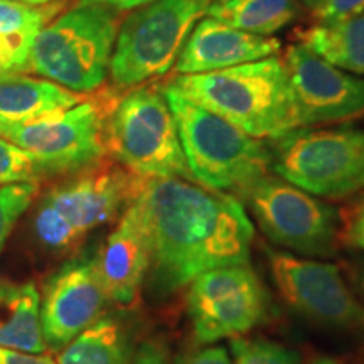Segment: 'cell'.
Here are the masks:
<instances>
[{
    "instance_id": "1",
    "label": "cell",
    "mask_w": 364,
    "mask_h": 364,
    "mask_svg": "<svg viewBox=\"0 0 364 364\" xmlns=\"http://www.w3.org/2000/svg\"><path fill=\"white\" fill-rule=\"evenodd\" d=\"M149 228L152 284L164 295L204 272L250 262L255 228L233 194L176 177L144 179L136 193Z\"/></svg>"
},
{
    "instance_id": "2",
    "label": "cell",
    "mask_w": 364,
    "mask_h": 364,
    "mask_svg": "<svg viewBox=\"0 0 364 364\" xmlns=\"http://www.w3.org/2000/svg\"><path fill=\"white\" fill-rule=\"evenodd\" d=\"M167 85L255 139L272 140L295 129L289 81L277 54L220 71L176 75Z\"/></svg>"
},
{
    "instance_id": "3",
    "label": "cell",
    "mask_w": 364,
    "mask_h": 364,
    "mask_svg": "<svg viewBox=\"0 0 364 364\" xmlns=\"http://www.w3.org/2000/svg\"><path fill=\"white\" fill-rule=\"evenodd\" d=\"M174 115L179 140L196 184L221 193H243L272 169L270 145L206 110L172 88L162 86Z\"/></svg>"
},
{
    "instance_id": "4",
    "label": "cell",
    "mask_w": 364,
    "mask_h": 364,
    "mask_svg": "<svg viewBox=\"0 0 364 364\" xmlns=\"http://www.w3.org/2000/svg\"><path fill=\"white\" fill-rule=\"evenodd\" d=\"M144 177L97 164L66 176L36 201L33 235L49 252H66L95 230L115 220L139 193Z\"/></svg>"
},
{
    "instance_id": "5",
    "label": "cell",
    "mask_w": 364,
    "mask_h": 364,
    "mask_svg": "<svg viewBox=\"0 0 364 364\" xmlns=\"http://www.w3.org/2000/svg\"><path fill=\"white\" fill-rule=\"evenodd\" d=\"M120 24L117 9L78 2L36 36L29 71L75 93L97 91L110 71Z\"/></svg>"
},
{
    "instance_id": "6",
    "label": "cell",
    "mask_w": 364,
    "mask_h": 364,
    "mask_svg": "<svg viewBox=\"0 0 364 364\" xmlns=\"http://www.w3.org/2000/svg\"><path fill=\"white\" fill-rule=\"evenodd\" d=\"M105 145L117 162L144 179L193 181L162 86L140 85L113 105L105 117Z\"/></svg>"
},
{
    "instance_id": "7",
    "label": "cell",
    "mask_w": 364,
    "mask_h": 364,
    "mask_svg": "<svg viewBox=\"0 0 364 364\" xmlns=\"http://www.w3.org/2000/svg\"><path fill=\"white\" fill-rule=\"evenodd\" d=\"M272 169L317 198L364 193V130L294 129L270 140Z\"/></svg>"
},
{
    "instance_id": "8",
    "label": "cell",
    "mask_w": 364,
    "mask_h": 364,
    "mask_svg": "<svg viewBox=\"0 0 364 364\" xmlns=\"http://www.w3.org/2000/svg\"><path fill=\"white\" fill-rule=\"evenodd\" d=\"M204 12L199 0H152L136 7L118 29L110 61L113 85L132 90L169 73Z\"/></svg>"
},
{
    "instance_id": "9",
    "label": "cell",
    "mask_w": 364,
    "mask_h": 364,
    "mask_svg": "<svg viewBox=\"0 0 364 364\" xmlns=\"http://www.w3.org/2000/svg\"><path fill=\"white\" fill-rule=\"evenodd\" d=\"M238 198L247 203L262 233L299 257L329 258L338 253L341 218L331 204L280 176H263Z\"/></svg>"
},
{
    "instance_id": "10",
    "label": "cell",
    "mask_w": 364,
    "mask_h": 364,
    "mask_svg": "<svg viewBox=\"0 0 364 364\" xmlns=\"http://www.w3.org/2000/svg\"><path fill=\"white\" fill-rule=\"evenodd\" d=\"M105 105L83 100L65 112L21 124H0V136L29 152L44 177L73 176L103 161Z\"/></svg>"
},
{
    "instance_id": "11",
    "label": "cell",
    "mask_w": 364,
    "mask_h": 364,
    "mask_svg": "<svg viewBox=\"0 0 364 364\" xmlns=\"http://www.w3.org/2000/svg\"><path fill=\"white\" fill-rule=\"evenodd\" d=\"M186 302L194 339L204 346L243 338L268 314V292L248 263L198 275L189 284Z\"/></svg>"
},
{
    "instance_id": "12",
    "label": "cell",
    "mask_w": 364,
    "mask_h": 364,
    "mask_svg": "<svg viewBox=\"0 0 364 364\" xmlns=\"http://www.w3.org/2000/svg\"><path fill=\"white\" fill-rule=\"evenodd\" d=\"M277 289L287 304L314 324L364 338V302L334 263L268 250Z\"/></svg>"
},
{
    "instance_id": "13",
    "label": "cell",
    "mask_w": 364,
    "mask_h": 364,
    "mask_svg": "<svg viewBox=\"0 0 364 364\" xmlns=\"http://www.w3.org/2000/svg\"><path fill=\"white\" fill-rule=\"evenodd\" d=\"M295 129L348 120L364 113V78L326 61L302 43L282 58Z\"/></svg>"
},
{
    "instance_id": "14",
    "label": "cell",
    "mask_w": 364,
    "mask_h": 364,
    "mask_svg": "<svg viewBox=\"0 0 364 364\" xmlns=\"http://www.w3.org/2000/svg\"><path fill=\"white\" fill-rule=\"evenodd\" d=\"M108 294L95 257L66 262L44 282L41 326L46 348L58 353L102 317Z\"/></svg>"
},
{
    "instance_id": "15",
    "label": "cell",
    "mask_w": 364,
    "mask_h": 364,
    "mask_svg": "<svg viewBox=\"0 0 364 364\" xmlns=\"http://www.w3.org/2000/svg\"><path fill=\"white\" fill-rule=\"evenodd\" d=\"M150 260L149 228L135 196L95 255L108 299L122 306L134 302L150 270Z\"/></svg>"
},
{
    "instance_id": "16",
    "label": "cell",
    "mask_w": 364,
    "mask_h": 364,
    "mask_svg": "<svg viewBox=\"0 0 364 364\" xmlns=\"http://www.w3.org/2000/svg\"><path fill=\"white\" fill-rule=\"evenodd\" d=\"M279 39L245 33L225 22L201 17L182 46L174 65L176 75H199L226 70L275 56Z\"/></svg>"
},
{
    "instance_id": "17",
    "label": "cell",
    "mask_w": 364,
    "mask_h": 364,
    "mask_svg": "<svg viewBox=\"0 0 364 364\" xmlns=\"http://www.w3.org/2000/svg\"><path fill=\"white\" fill-rule=\"evenodd\" d=\"M83 102L80 93L31 76L0 75V124H21L65 112Z\"/></svg>"
},
{
    "instance_id": "18",
    "label": "cell",
    "mask_w": 364,
    "mask_h": 364,
    "mask_svg": "<svg viewBox=\"0 0 364 364\" xmlns=\"http://www.w3.org/2000/svg\"><path fill=\"white\" fill-rule=\"evenodd\" d=\"M0 346L16 351L43 354L41 294L33 282L0 277Z\"/></svg>"
},
{
    "instance_id": "19",
    "label": "cell",
    "mask_w": 364,
    "mask_h": 364,
    "mask_svg": "<svg viewBox=\"0 0 364 364\" xmlns=\"http://www.w3.org/2000/svg\"><path fill=\"white\" fill-rule=\"evenodd\" d=\"M63 6L65 0L46 6L0 0V75L29 71L36 36L63 11Z\"/></svg>"
},
{
    "instance_id": "20",
    "label": "cell",
    "mask_w": 364,
    "mask_h": 364,
    "mask_svg": "<svg viewBox=\"0 0 364 364\" xmlns=\"http://www.w3.org/2000/svg\"><path fill=\"white\" fill-rule=\"evenodd\" d=\"M132 356L134 344L124 322L102 316L58 351L56 364H129Z\"/></svg>"
},
{
    "instance_id": "21",
    "label": "cell",
    "mask_w": 364,
    "mask_h": 364,
    "mask_svg": "<svg viewBox=\"0 0 364 364\" xmlns=\"http://www.w3.org/2000/svg\"><path fill=\"white\" fill-rule=\"evenodd\" d=\"M206 16L245 33L267 36L285 29L300 14L299 0H223L206 9Z\"/></svg>"
},
{
    "instance_id": "22",
    "label": "cell",
    "mask_w": 364,
    "mask_h": 364,
    "mask_svg": "<svg viewBox=\"0 0 364 364\" xmlns=\"http://www.w3.org/2000/svg\"><path fill=\"white\" fill-rule=\"evenodd\" d=\"M299 39L326 61L364 78V12L331 26L309 27Z\"/></svg>"
},
{
    "instance_id": "23",
    "label": "cell",
    "mask_w": 364,
    "mask_h": 364,
    "mask_svg": "<svg viewBox=\"0 0 364 364\" xmlns=\"http://www.w3.org/2000/svg\"><path fill=\"white\" fill-rule=\"evenodd\" d=\"M230 348L233 364H302L295 349L265 338H235Z\"/></svg>"
},
{
    "instance_id": "24",
    "label": "cell",
    "mask_w": 364,
    "mask_h": 364,
    "mask_svg": "<svg viewBox=\"0 0 364 364\" xmlns=\"http://www.w3.org/2000/svg\"><path fill=\"white\" fill-rule=\"evenodd\" d=\"M38 194L39 182H17L0 188V252L17 221L38 199Z\"/></svg>"
},
{
    "instance_id": "25",
    "label": "cell",
    "mask_w": 364,
    "mask_h": 364,
    "mask_svg": "<svg viewBox=\"0 0 364 364\" xmlns=\"http://www.w3.org/2000/svg\"><path fill=\"white\" fill-rule=\"evenodd\" d=\"M41 179L43 174L34 157L0 136V188L17 182H39Z\"/></svg>"
},
{
    "instance_id": "26",
    "label": "cell",
    "mask_w": 364,
    "mask_h": 364,
    "mask_svg": "<svg viewBox=\"0 0 364 364\" xmlns=\"http://www.w3.org/2000/svg\"><path fill=\"white\" fill-rule=\"evenodd\" d=\"M364 12V0H317L311 9L316 26H331Z\"/></svg>"
},
{
    "instance_id": "27",
    "label": "cell",
    "mask_w": 364,
    "mask_h": 364,
    "mask_svg": "<svg viewBox=\"0 0 364 364\" xmlns=\"http://www.w3.org/2000/svg\"><path fill=\"white\" fill-rule=\"evenodd\" d=\"M341 238L349 247L364 253V199L346 211L341 221Z\"/></svg>"
},
{
    "instance_id": "28",
    "label": "cell",
    "mask_w": 364,
    "mask_h": 364,
    "mask_svg": "<svg viewBox=\"0 0 364 364\" xmlns=\"http://www.w3.org/2000/svg\"><path fill=\"white\" fill-rule=\"evenodd\" d=\"M129 364H171V356L161 341L149 339L135 349Z\"/></svg>"
},
{
    "instance_id": "29",
    "label": "cell",
    "mask_w": 364,
    "mask_h": 364,
    "mask_svg": "<svg viewBox=\"0 0 364 364\" xmlns=\"http://www.w3.org/2000/svg\"><path fill=\"white\" fill-rule=\"evenodd\" d=\"M177 364H233V359L223 346L208 344L198 351L186 353Z\"/></svg>"
},
{
    "instance_id": "30",
    "label": "cell",
    "mask_w": 364,
    "mask_h": 364,
    "mask_svg": "<svg viewBox=\"0 0 364 364\" xmlns=\"http://www.w3.org/2000/svg\"><path fill=\"white\" fill-rule=\"evenodd\" d=\"M0 364H56L49 354H33L0 346Z\"/></svg>"
},
{
    "instance_id": "31",
    "label": "cell",
    "mask_w": 364,
    "mask_h": 364,
    "mask_svg": "<svg viewBox=\"0 0 364 364\" xmlns=\"http://www.w3.org/2000/svg\"><path fill=\"white\" fill-rule=\"evenodd\" d=\"M348 273L349 279L353 282V287L364 300V257H358L349 260Z\"/></svg>"
},
{
    "instance_id": "32",
    "label": "cell",
    "mask_w": 364,
    "mask_h": 364,
    "mask_svg": "<svg viewBox=\"0 0 364 364\" xmlns=\"http://www.w3.org/2000/svg\"><path fill=\"white\" fill-rule=\"evenodd\" d=\"M81 4H103V6L113 7L117 11H132V9L142 7L145 4H150L152 0H80Z\"/></svg>"
},
{
    "instance_id": "33",
    "label": "cell",
    "mask_w": 364,
    "mask_h": 364,
    "mask_svg": "<svg viewBox=\"0 0 364 364\" xmlns=\"http://www.w3.org/2000/svg\"><path fill=\"white\" fill-rule=\"evenodd\" d=\"M17 2L27 4V6H46V4H51L53 0H17Z\"/></svg>"
},
{
    "instance_id": "34",
    "label": "cell",
    "mask_w": 364,
    "mask_h": 364,
    "mask_svg": "<svg viewBox=\"0 0 364 364\" xmlns=\"http://www.w3.org/2000/svg\"><path fill=\"white\" fill-rule=\"evenodd\" d=\"M311 364H338V363H336L334 359H332V358H327V356H324V358H317V359H314V361H312Z\"/></svg>"
},
{
    "instance_id": "35",
    "label": "cell",
    "mask_w": 364,
    "mask_h": 364,
    "mask_svg": "<svg viewBox=\"0 0 364 364\" xmlns=\"http://www.w3.org/2000/svg\"><path fill=\"white\" fill-rule=\"evenodd\" d=\"M299 2L304 4V6L309 7V9H312L317 4V0H299Z\"/></svg>"
},
{
    "instance_id": "36",
    "label": "cell",
    "mask_w": 364,
    "mask_h": 364,
    "mask_svg": "<svg viewBox=\"0 0 364 364\" xmlns=\"http://www.w3.org/2000/svg\"><path fill=\"white\" fill-rule=\"evenodd\" d=\"M199 2L204 4V6H206V9H208V6H211V4H215V2H223V0H199Z\"/></svg>"
}]
</instances>
